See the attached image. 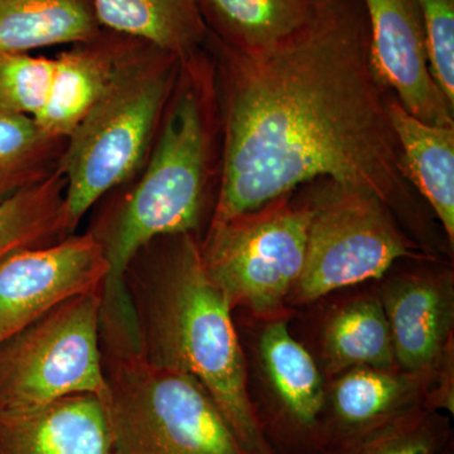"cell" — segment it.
Segmentation results:
<instances>
[{
    "label": "cell",
    "instance_id": "30bf717a",
    "mask_svg": "<svg viewBox=\"0 0 454 454\" xmlns=\"http://www.w3.org/2000/svg\"><path fill=\"white\" fill-rule=\"evenodd\" d=\"M107 262L88 231L25 250L0 265V343L64 301L100 289Z\"/></svg>",
    "mask_w": 454,
    "mask_h": 454
},
{
    "label": "cell",
    "instance_id": "4fadbf2b",
    "mask_svg": "<svg viewBox=\"0 0 454 454\" xmlns=\"http://www.w3.org/2000/svg\"><path fill=\"white\" fill-rule=\"evenodd\" d=\"M434 370L356 367L331 379L325 405L327 454L400 415L426 408Z\"/></svg>",
    "mask_w": 454,
    "mask_h": 454
},
{
    "label": "cell",
    "instance_id": "d4e9b609",
    "mask_svg": "<svg viewBox=\"0 0 454 454\" xmlns=\"http://www.w3.org/2000/svg\"><path fill=\"white\" fill-rule=\"evenodd\" d=\"M426 31L430 73L454 107V0H417Z\"/></svg>",
    "mask_w": 454,
    "mask_h": 454
},
{
    "label": "cell",
    "instance_id": "484cf974",
    "mask_svg": "<svg viewBox=\"0 0 454 454\" xmlns=\"http://www.w3.org/2000/svg\"><path fill=\"white\" fill-rule=\"evenodd\" d=\"M453 343L448 346L443 356L435 366L432 389L427 399L426 408L434 411L454 414V361Z\"/></svg>",
    "mask_w": 454,
    "mask_h": 454
},
{
    "label": "cell",
    "instance_id": "7402d4cb",
    "mask_svg": "<svg viewBox=\"0 0 454 454\" xmlns=\"http://www.w3.org/2000/svg\"><path fill=\"white\" fill-rule=\"evenodd\" d=\"M66 140L47 136L28 116L0 113V203L52 176Z\"/></svg>",
    "mask_w": 454,
    "mask_h": 454
},
{
    "label": "cell",
    "instance_id": "7a4b0ae2",
    "mask_svg": "<svg viewBox=\"0 0 454 454\" xmlns=\"http://www.w3.org/2000/svg\"><path fill=\"white\" fill-rule=\"evenodd\" d=\"M221 158L216 70L205 47L182 59L145 166L131 181L101 199L106 203L101 202L89 227L109 267L100 309L107 327L133 324L124 277L143 247L167 235L202 239L203 226H208L206 219L207 215L211 219L216 203Z\"/></svg>",
    "mask_w": 454,
    "mask_h": 454
},
{
    "label": "cell",
    "instance_id": "44dd1931",
    "mask_svg": "<svg viewBox=\"0 0 454 454\" xmlns=\"http://www.w3.org/2000/svg\"><path fill=\"white\" fill-rule=\"evenodd\" d=\"M61 170L0 203V265L25 250L59 243L71 235Z\"/></svg>",
    "mask_w": 454,
    "mask_h": 454
},
{
    "label": "cell",
    "instance_id": "e0dca14e",
    "mask_svg": "<svg viewBox=\"0 0 454 454\" xmlns=\"http://www.w3.org/2000/svg\"><path fill=\"white\" fill-rule=\"evenodd\" d=\"M101 27L184 59L205 49L208 28L197 0H92Z\"/></svg>",
    "mask_w": 454,
    "mask_h": 454
},
{
    "label": "cell",
    "instance_id": "277c9868",
    "mask_svg": "<svg viewBox=\"0 0 454 454\" xmlns=\"http://www.w3.org/2000/svg\"><path fill=\"white\" fill-rule=\"evenodd\" d=\"M181 59L136 40L103 94L66 140L59 169L66 179V216L74 234L104 196L145 166L177 82Z\"/></svg>",
    "mask_w": 454,
    "mask_h": 454
},
{
    "label": "cell",
    "instance_id": "603a6c76",
    "mask_svg": "<svg viewBox=\"0 0 454 454\" xmlns=\"http://www.w3.org/2000/svg\"><path fill=\"white\" fill-rule=\"evenodd\" d=\"M452 448L448 415L420 406L340 444L330 454H447Z\"/></svg>",
    "mask_w": 454,
    "mask_h": 454
},
{
    "label": "cell",
    "instance_id": "cb8c5ba5",
    "mask_svg": "<svg viewBox=\"0 0 454 454\" xmlns=\"http://www.w3.org/2000/svg\"><path fill=\"white\" fill-rule=\"evenodd\" d=\"M53 73L55 59L0 55V113L35 118L46 106Z\"/></svg>",
    "mask_w": 454,
    "mask_h": 454
},
{
    "label": "cell",
    "instance_id": "8fae6325",
    "mask_svg": "<svg viewBox=\"0 0 454 454\" xmlns=\"http://www.w3.org/2000/svg\"><path fill=\"white\" fill-rule=\"evenodd\" d=\"M370 28L376 74L403 107L427 124L454 127V107L429 68L417 0H361Z\"/></svg>",
    "mask_w": 454,
    "mask_h": 454
},
{
    "label": "cell",
    "instance_id": "6da1fadb",
    "mask_svg": "<svg viewBox=\"0 0 454 454\" xmlns=\"http://www.w3.org/2000/svg\"><path fill=\"white\" fill-rule=\"evenodd\" d=\"M206 49L223 128L210 223L325 178L373 193L422 235V208L391 124V91L373 68L361 0H315L309 25L264 52H238L211 33Z\"/></svg>",
    "mask_w": 454,
    "mask_h": 454
},
{
    "label": "cell",
    "instance_id": "9c48e42d",
    "mask_svg": "<svg viewBox=\"0 0 454 454\" xmlns=\"http://www.w3.org/2000/svg\"><path fill=\"white\" fill-rule=\"evenodd\" d=\"M255 356L262 382L255 411L274 453L327 454V382L286 318L262 322Z\"/></svg>",
    "mask_w": 454,
    "mask_h": 454
},
{
    "label": "cell",
    "instance_id": "d6986e66",
    "mask_svg": "<svg viewBox=\"0 0 454 454\" xmlns=\"http://www.w3.org/2000/svg\"><path fill=\"white\" fill-rule=\"evenodd\" d=\"M208 32L241 53L264 52L289 40L313 16L315 0H197Z\"/></svg>",
    "mask_w": 454,
    "mask_h": 454
},
{
    "label": "cell",
    "instance_id": "9a60e30c",
    "mask_svg": "<svg viewBox=\"0 0 454 454\" xmlns=\"http://www.w3.org/2000/svg\"><path fill=\"white\" fill-rule=\"evenodd\" d=\"M134 38L103 29L97 38L73 44L55 57V73L46 106L35 124L47 136L67 139L103 94Z\"/></svg>",
    "mask_w": 454,
    "mask_h": 454
},
{
    "label": "cell",
    "instance_id": "7c38bea8",
    "mask_svg": "<svg viewBox=\"0 0 454 454\" xmlns=\"http://www.w3.org/2000/svg\"><path fill=\"white\" fill-rule=\"evenodd\" d=\"M397 366L433 372L453 343L454 279L450 270H418L394 277L380 294Z\"/></svg>",
    "mask_w": 454,
    "mask_h": 454
},
{
    "label": "cell",
    "instance_id": "5b68a950",
    "mask_svg": "<svg viewBox=\"0 0 454 454\" xmlns=\"http://www.w3.org/2000/svg\"><path fill=\"white\" fill-rule=\"evenodd\" d=\"M103 360L114 454H249L192 376L142 355Z\"/></svg>",
    "mask_w": 454,
    "mask_h": 454
},
{
    "label": "cell",
    "instance_id": "8992f818",
    "mask_svg": "<svg viewBox=\"0 0 454 454\" xmlns=\"http://www.w3.org/2000/svg\"><path fill=\"white\" fill-rule=\"evenodd\" d=\"M307 184L301 200L310 211L306 260L288 304H310L381 279L400 259H430L378 196L325 178Z\"/></svg>",
    "mask_w": 454,
    "mask_h": 454
},
{
    "label": "cell",
    "instance_id": "2e32d148",
    "mask_svg": "<svg viewBox=\"0 0 454 454\" xmlns=\"http://www.w3.org/2000/svg\"><path fill=\"white\" fill-rule=\"evenodd\" d=\"M391 124L411 186L426 200L454 245V127L427 124L389 98Z\"/></svg>",
    "mask_w": 454,
    "mask_h": 454
},
{
    "label": "cell",
    "instance_id": "52a82bcc",
    "mask_svg": "<svg viewBox=\"0 0 454 454\" xmlns=\"http://www.w3.org/2000/svg\"><path fill=\"white\" fill-rule=\"evenodd\" d=\"M310 211L292 193L256 210L210 223L200 240L202 264L230 307L260 322L286 318L306 260Z\"/></svg>",
    "mask_w": 454,
    "mask_h": 454
},
{
    "label": "cell",
    "instance_id": "3957f363",
    "mask_svg": "<svg viewBox=\"0 0 454 454\" xmlns=\"http://www.w3.org/2000/svg\"><path fill=\"white\" fill-rule=\"evenodd\" d=\"M200 240L160 236L128 265L124 282L142 357L196 379L247 453L276 454L256 414L231 307L203 267Z\"/></svg>",
    "mask_w": 454,
    "mask_h": 454
},
{
    "label": "cell",
    "instance_id": "ac0fdd59",
    "mask_svg": "<svg viewBox=\"0 0 454 454\" xmlns=\"http://www.w3.org/2000/svg\"><path fill=\"white\" fill-rule=\"evenodd\" d=\"M319 342L322 373L328 380L356 367H399L379 295H361L336 307L325 319Z\"/></svg>",
    "mask_w": 454,
    "mask_h": 454
},
{
    "label": "cell",
    "instance_id": "ffe728a7",
    "mask_svg": "<svg viewBox=\"0 0 454 454\" xmlns=\"http://www.w3.org/2000/svg\"><path fill=\"white\" fill-rule=\"evenodd\" d=\"M103 29L92 0H0V55L83 43Z\"/></svg>",
    "mask_w": 454,
    "mask_h": 454
},
{
    "label": "cell",
    "instance_id": "ba28073f",
    "mask_svg": "<svg viewBox=\"0 0 454 454\" xmlns=\"http://www.w3.org/2000/svg\"><path fill=\"white\" fill-rule=\"evenodd\" d=\"M100 309L101 288L83 293L0 343V411L82 394L106 399Z\"/></svg>",
    "mask_w": 454,
    "mask_h": 454
},
{
    "label": "cell",
    "instance_id": "5bb4252c",
    "mask_svg": "<svg viewBox=\"0 0 454 454\" xmlns=\"http://www.w3.org/2000/svg\"><path fill=\"white\" fill-rule=\"evenodd\" d=\"M0 454H114L103 399L82 394L0 411Z\"/></svg>",
    "mask_w": 454,
    "mask_h": 454
},
{
    "label": "cell",
    "instance_id": "4316f807",
    "mask_svg": "<svg viewBox=\"0 0 454 454\" xmlns=\"http://www.w3.org/2000/svg\"><path fill=\"white\" fill-rule=\"evenodd\" d=\"M447 454H453V448L452 450H448Z\"/></svg>",
    "mask_w": 454,
    "mask_h": 454
}]
</instances>
